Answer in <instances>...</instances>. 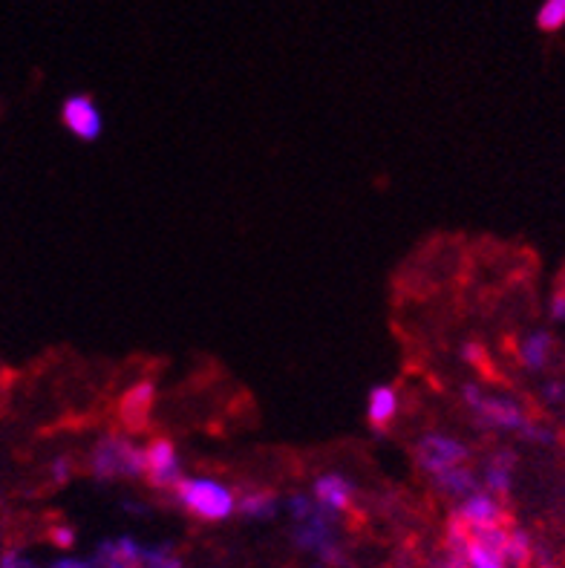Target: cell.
Returning a JSON list of instances; mask_svg holds the SVG:
<instances>
[{"instance_id":"obj_3","label":"cell","mask_w":565,"mask_h":568,"mask_svg":"<svg viewBox=\"0 0 565 568\" xmlns=\"http://www.w3.org/2000/svg\"><path fill=\"white\" fill-rule=\"evenodd\" d=\"M418 465L424 473L430 476H442L447 470L459 468L465 462L467 447L450 436H439V433H430L418 442Z\"/></svg>"},{"instance_id":"obj_10","label":"cell","mask_w":565,"mask_h":568,"mask_svg":"<svg viewBox=\"0 0 565 568\" xmlns=\"http://www.w3.org/2000/svg\"><path fill=\"white\" fill-rule=\"evenodd\" d=\"M565 26V0H542L537 9V29L540 32H560Z\"/></svg>"},{"instance_id":"obj_6","label":"cell","mask_w":565,"mask_h":568,"mask_svg":"<svg viewBox=\"0 0 565 568\" xmlns=\"http://www.w3.org/2000/svg\"><path fill=\"white\" fill-rule=\"evenodd\" d=\"M499 517H502V511H499V505L493 502L491 496L473 494V496H467L465 502H462L459 514H456V522H462L467 531L473 534V531L499 528Z\"/></svg>"},{"instance_id":"obj_9","label":"cell","mask_w":565,"mask_h":568,"mask_svg":"<svg viewBox=\"0 0 565 568\" xmlns=\"http://www.w3.org/2000/svg\"><path fill=\"white\" fill-rule=\"evenodd\" d=\"M398 413V396H395L393 387H375L369 393V404H367V419L372 427H387L390 421L395 419Z\"/></svg>"},{"instance_id":"obj_4","label":"cell","mask_w":565,"mask_h":568,"mask_svg":"<svg viewBox=\"0 0 565 568\" xmlns=\"http://www.w3.org/2000/svg\"><path fill=\"white\" fill-rule=\"evenodd\" d=\"M61 122H64V127H67L73 136L84 139V142L99 139L101 127H104V124H101V110L90 96H70V99L64 101V107H61Z\"/></svg>"},{"instance_id":"obj_14","label":"cell","mask_w":565,"mask_h":568,"mask_svg":"<svg viewBox=\"0 0 565 568\" xmlns=\"http://www.w3.org/2000/svg\"><path fill=\"white\" fill-rule=\"evenodd\" d=\"M0 568H32V566H29V560H24L18 551H6V554L0 557Z\"/></svg>"},{"instance_id":"obj_8","label":"cell","mask_w":565,"mask_h":568,"mask_svg":"<svg viewBox=\"0 0 565 568\" xmlns=\"http://www.w3.org/2000/svg\"><path fill=\"white\" fill-rule=\"evenodd\" d=\"M150 407H153V387L150 384H139L133 387L122 401V421L127 427H142L145 419H148Z\"/></svg>"},{"instance_id":"obj_12","label":"cell","mask_w":565,"mask_h":568,"mask_svg":"<svg viewBox=\"0 0 565 568\" xmlns=\"http://www.w3.org/2000/svg\"><path fill=\"white\" fill-rule=\"evenodd\" d=\"M436 482H439V488L447 491V494H467L470 491V485H473V479H470V473H467L462 465L453 470H447L442 476H436Z\"/></svg>"},{"instance_id":"obj_11","label":"cell","mask_w":565,"mask_h":568,"mask_svg":"<svg viewBox=\"0 0 565 568\" xmlns=\"http://www.w3.org/2000/svg\"><path fill=\"white\" fill-rule=\"evenodd\" d=\"M237 508L246 517H269L271 511H274V496L266 494V491H254V494H246L243 499H237Z\"/></svg>"},{"instance_id":"obj_13","label":"cell","mask_w":565,"mask_h":568,"mask_svg":"<svg viewBox=\"0 0 565 568\" xmlns=\"http://www.w3.org/2000/svg\"><path fill=\"white\" fill-rule=\"evenodd\" d=\"M545 352H548V338H542V335H537V338H531L528 344H525V364L528 367H540L542 361H545Z\"/></svg>"},{"instance_id":"obj_5","label":"cell","mask_w":565,"mask_h":568,"mask_svg":"<svg viewBox=\"0 0 565 568\" xmlns=\"http://www.w3.org/2000/svg\"><path fill=\"white\" fill-rule=\"evenodd\" d=\"M145 476L153 488H173L182 479V465L176 456V447L168 439H156L145 450Z\"/></svg>"},{"instance_id":"obj_7","label":"cell","mask_w":565,"mask_h":568,"mask_svg":"<svg viewBox=\"0 0 565 568\" xmlns=\"http://www.w3.org/2000/svg\"><path fill=\"white\" fill-rule=\"evenodd\" d=\"M315 499L329 511H346L352 502V485L338 473H326L315 482Z\"/></svg>"},{"instance_id":"obj_16","label":"cell","mask_w":565,"mask_h":568,"mask_svg":"<svg viewBox=\"0 0 565 568\" xmlns=\"http://www.w3.org/2000/svg\"><path fill=\"white\" fill-rule=\"evenodd\" d=\"M52 537H55V543L61 545V548L73 545V531H70V528H55V531H52Z\"/></svg>"},{"instance_id":"obj_15","label":"cell","mask_w":565,"mask_h":568,"mask_svg":"<svg viewBox=\"0 0 565 568\" xmlns=\"http://www.w3.org/2000/svg\"><path fill=\"white\" fill-rule=\"evenodd\" d=\"M52 476H55V482H67V476H70V459H55V462H52Z\"/></svg>"},{"instance_id":"obj_1","label":"cell","mask_w":565,"mask_h":568,"mask_svg":"<svg viewBox=\"0 0 565 568\" xmlns=\"http://www.w3.org/2000/svg\"><path fill=\"white\" fill-rule=\"evenodd\" d=\"M173 494H176L182 508H188L199 519L220 522V519H228L237 511L234 494L222 482H214V479H188V476H182L173 485Z\"/></svg>"},{"instance_id":"obj_2","label":"cell","mask_w":565,"mask_h":568,"mask_svg":"<svg viewBox=\"0 0 565 568\" xmlns=\"http://www.w3.org/2000/svg\"><path fill=\"white\" fill-rule=\"evenodd\" d=\"M93 473L99 479L145 476V447H136L122 436H104L93 453Z\"/></svg>"}]
</instances>
